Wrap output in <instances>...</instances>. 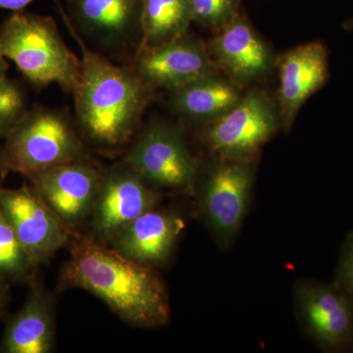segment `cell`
Wrapping results in <instances>:
<instances>
[{
	"label": "cell",
	"instance_id": "52a82bcc",
	"mask_svg": "<svg viewBox=\"0 0 353 353\" xmlns=\"http://www.w3.org/2000/svg\"><path fill=\"white\" fill-rule=\"evenodd\" d=\"M122 161L155 190H192L197 176L196 160L182 130L154 121L131 141Z\"/></svg>",
	"mask_w": 353,
	"mask_h": 353
},
{
	"label": "cell",
	"instance_id": "ac0fdd59",
	"mask_svg": "<svg viewBox=\"0 0 353 353\" xmlns=\"http://www.w3.org/2000/svg\"><path fill=\"white\" fill-rule=\"evenodd\" d=\"M241 99L238 87L215 72L172 90L170 103L183 119L211 122L231 110Z\"/></svg>",
	"mask_w": 353,
	"mask_h": 353
},
{
	"label": "cell",
	"instance_id": "8fae6325",
	"mask_svg": "<svg viewBox=\"0 0 353 353\" xmlns=\"http://www.w3.org/2000/svg\"><path fill=\"white\" fill-rule=\"evenodd\" d=\"M0 208L34 269L69 245L70 230L31 183L16 189L0 185Z\"/></svg>",
	"mask_w": 353,
	"mask_h": 353
},
{
	"label": "cell",
	"instance_id": "6da1fadb",
	"mask_svg": "<svg viewBox=\"0 0 353 353\" xmlns=\"http://www.w3.org/2000/svg\"><path fill=\"white\" fill-rule=\"evenodd\" d=\"M69 245L60 289L87 290L132 327L154 329L170 321L168 290L157 269L136 263L77 231H70Z\"/></svg>",
	"mask_w": 353,
	"mask_h": 353
},
{
	"label": "cell",
	"instance_id": "7c38bea8",
	"mask_svg": "<svg viewBox=\"0 0 353 353\" xmlns=\"http://www.w3.org/2000/svg\"><path fill=\"white\" fill-rule=\"evenodd\" d=\"M102 170L90 160L71 162L28 176V181L70 231L90 220Z\"/></svg>",
	"mask_w": 353,
	"mask_h": 353
},
{
	"label": "cell",
	"instance_id": "5bb4252c",
	"mask_svg": "<svg viewBox=\"0 0 353 353\" xmlns=\"http://www.w3.org/2000/svg\"><path fill=\"white\" fill-rule=\"evenodd\" d=\"M185 227L176 213L155 208L132 221L108 245L136 263L157 269L170 259Z\"/></svg>",
	"mask_w": 353,
	"mask_h": 353
},
{
	"label": "cell",
	"instance_id": "ffe728a7",
	"mask_svg": "<svg viewBox=\"0 0 353 353\" xmlns=\"http://www.w3.org/2000/svg\"><path fill=\"white\" fill-rule=\"evenodd\" d=\"M34 270L12 226L0 208V281L7 284L31 281Z\"/></svg>",
	"mask_w": 353,
	"mask_h": 353
},
{
	"label": "cell",
	"instance_id": "9a60e30c",
	"mask_svg": "<svg viewBox=\"0 0 353 353\" xmlns=\"http://www.w3.org/2000/svg\"><path fill=\"white\" fill-rule=\"evenodd\" d=\"M278 67L281 122L288 128L304 102L328 81V51L319 41L303 44L283 55Z\"/></svg>",
	"mask_w": 353,
	"mask_h": 353
},
{
	"label": "cell",
	"instance_id": "d6986e66",
	"mask_svg": "<svg viewBox=\"0 0 353 353\" xmlns=\"http://www.w3.org/2000/svg\"><path fill=\"white\" fill-rule=\"evenodd\" d=\"M192 22L190 0H143V46L173 41L189 32Z\"/></svg>",
	"mask_w": 353,
	"mask_h": 353
},
{
	"label": "cell",
	"instance_id": "603a6c76",
	"mask_svg": "<svg viewBox=\"0 0 353 353\" xmlns=\"http://www.w3.org/2000/svg\"><path fill=\"white\" fill-rule=\"evenodd\" d=\"M333 283L353 301V231L341 243Z\"/></svg>",
	"mask_w": 353,
	"mask_h": 353
},
{
	"label": "cell",
	"instance_id": "4316f807",
	"mask_svg": "<svg viewBox=\"0 0 353 353\" xmlns=\"http://www.w3.org/2000/svg\"><path fill=\"white\" fill-rule=\"evenodd\" d=\"M7 287H8L7 283L0 281V312H1L4 303H6Z\"/></svg>",
	"mask_w": 353,
	"mask_h": 353
},
{
	"label": "cell",
	"instance_id": "e0dca14e",
	"mask_svg": "<svg viewBox=\"0 0 353 353\" xmlns=\"http://www.w3.org/2000/svg\"><path fill=\"white\" fill-rule=\"evenodd\" d=\"M55 341L52 297L39 283H32L19 312L6 325L0 343L3 353H48Z\"/></svg>",
	"mask_w": 353,
	"mask_h": 353
},
{
	"label": "cell",
	"instance_id": "44dd1931",
	"mask_svg": "<svg viewBox=\"0 0 353 353\" xmlns=\"http://www.w3.org/2000/svg\"><path fill=\"white\" fill-rule=\"evenodd\" d=\"M241 0H190L192 22L220 31L239 15Z\"/></svg>",
	"mask_w": 353,
	"mask_h": 353
},
{
	"label": "cell",
	"instance_id": "9c48e42d",
	"mask_svg": "<svg viewBox=\"0 0 353 353\" xmlns=\"http://www.w3.org/2000/svg\"><path fill=\"white\" fill-rule=\"evenodd\" d=\"M297 319L320 350L353 352V301L332 283L303 279L294 288Z\"/></svg>",
	"mask_w": 353,
	"mask_h": 353
},
{
	"label": "cell",
	"instance_id": "d4e9b609",
	"mask_svg": "<svg viewBox=\"0 0 353 353\" xmlns=\"http://www.w3.org/2000/svg\"><path fill=\"white\" fill-rule=\"evenodd\" d=\"M9 172L10 171H9L8 167H7L2 146H0V185H2V183H3Z\"/></svg>",
	"mask_w": 353,
	"mask_h": 353
},
{
	"label": "cell",
	"instance_id": "7402d4cb",
	"mask_svg": "<svg viewBox=\"0 0 353 353\" xmlns=\"http://www.w3.org/2000/svg\"><path fill=\"white\" fill-rule=\"evenodd\" d=\"M27 111L24 90L19 83L8 79L0 85V138H6Z\"/></svg>",
	"mask_w": 353,
	"mask_h": 353
},
{
	"label": "cell",
	"instance_id": "30bf717a",
	"mask_svg": "<svg viewBox=\"0 0 353 353\" xmlns=\"http://www.w3.org/2000/svg\"><path fill=\"white\" fill-rule=\"evenodd\" d=\"M162 194L150 187L124 161L102 170L101 185L90 215L88 236L109 245L132 221L157 208Z\"/></svg>",
	"mask_w": 353,
	"mask_h": 353
},
{
	"label": "cell",
	"instance_id": "2e32d148",
	"mask_svg": "<svg viewBox=\"0 0 353 353\" xmlns=\"http://www.w3.org/2000/svg\"><path fill=\"white\" fill-rule=\"evenodd\" d=\"M218 32L208 44V52L230 76L250 82L270 71L271 50L245 18L236 16Z\"/></svg>",
	"mask_w": 353,
	"mask_h": 353
},
{
	"label": "cell",
	"instance_id": "4fadbf2b",
	"mask_svg": "<svg viewBox=\"0 0 353 353\" xmlns=\"http://www.w3.org/2000/svg\"><path fill=\"white\" fill-rule=\"evenodd\" d=\"M131 66L152 90L170 92L217 70L208 48L189 32L168 43L143 46Z\"/></svg>",
	"mask_w": 353,
	"mask_h": 353
},
{
	"label": "cell",
	"instance_id": "83f0119b",
	"mask_svg": "<svg viewBox=\"0 0 353 353\" xmlns=\"http://www.w3.org/2000/svg\"><path fill=\"white\" fill-rule=\"evenodd\" d=\"M343 28L347 30L353 29V19L348 21V22L345 23V25H343Z\"/></svg>",
	"mask_w": 353,
	"mask_h": 353
},
{
	"label": "cell",
	"instance_id": "3957f363",
	"mask_svg": "<svg viewBox=\"0 0 353 353\" xmlns=\"http://www.w3.org/2000/svg\"><path fill=\"white\" fill-rule=\"evenodd\" d=\"M0 53L11 60L34 88L55 83L74 94L82 64L50 16L16 11L0 27Z\"/></svg>",
	"mask_w": 353,
	"mask_h": 353
},
{
	"label": "cell",
	"instance_id": "277c9868",
	"mask_svg": "<svg viewBox=\"0 0 353 353\" xmlns=\"http://www.w3.org/2000/svg\"><path fill=\"white\" fill-rule=\"evenodd\" d=\"M2 145L9 171L25 178L59 165L90 160L87 141L68 114L34 106Z\"/></svg>",
	"mask_w": 353,
	"mask_h": 353
},
{
	"label": "cell",
	"instance_id": "5b68a950",
	"mask_svg": "<svg viewBox=\"0 0 353 353\" xmlns=\"http://www.w3.org/2000/svg\"><path fill=\"white\" fill-rule=\"evenodd\" d=\"M254 185L250 161L224 159L194 183L197 211L220 248L233 245L250 210Z\"/></svg>",
	"mask_w": 353,
	"mask_h": 353
},
{
	"label": "cell",
	"instance_id": "484cf974",
	"mask_svg": "<svg viewBox=\"0 0 353 353\" xmlns=\"http://www.w3.org/2000/svg\"><path fill=\"white\" fill-rule=\"evenodd\" d=\"M9 65L7 63L6 58L2 57L0 53V85L8 80L7 73H8Z\"/></svg>",
	"mask_w": 353,
	"mask_h": 353
},
{
	"label": "cell",
	"instance_id": "7a4b0ae2",
	"mask_svg": "<svg viewBox=\"0 0 353 353\" xmlns=\"http://www.w3.org/2000/svg\"><path fill=\"white\" fill-rule=\"evenodd\" d=\"M67 28L80 48L82 64L80 83L73 94L77 127L92 145L118 150L131 143L153 90L131 65L114 63Z\"/></svg>",
	"mask_w": 353,
	"mask_h": 353
},
{
	"label": "cell",
	"instance_id": "8992f818",
	"mask_svg": "<svg viewBox=\"0 0 353 353\" xmlns=\"http://www.w3.org/2000/svg\"><path fill=\"white\" fill-rule=\"evenodd\" d=\"M71 28L92 50L132 64L143 43V0H68Z\"/></svg>",
	"mask_w": 353,
	"mask_h": 353
},
{
	"label": "cell",
	"instance_id": "cb8c5ba5",
	"mask_svg": "<svg viewBox=\"0 0 353 353\" xmlns=\"http://www.w3.org/2000/svg\"><path fill=\"white\" fill-rule=\"evenodd\" d=\"M34 1V0H0V10H10L13 12L22 11ZM57 1L59 2L60 0Z\"/></svg>",
	"mask_w": 353,
	"mask_h": 353
},
{
	"label": "cell",
	"instance_id": "ba28073f",
	"mask_svg": "<svg viewBox=\"0 0 353 353\" xmlns=\"http://www.w3.org/2000/svg\"><path fill=\"white\" fill-rule=\"evenodd\" d=\"M280 124V113L271 99L262 92H250L231 110L211 121L202 138L220 158L250 161Z\"/></svg>",
	"mask_w": 353,
	"mask_h": 353
}]
</instances>
